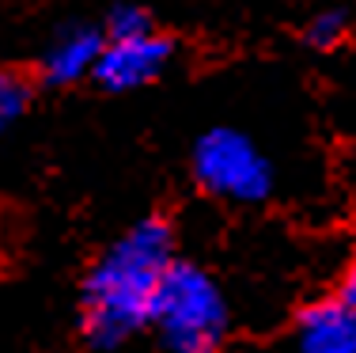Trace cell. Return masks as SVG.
<instances>
[{
  "label": "cell",
  "mask_w": 356,
  "mask_h": 353,
  "mask_svg": "<svg viewBox=\"0 0 356 353\" xmlns=\"http://www.w3.org/2000/svg\"><path fill=\"white\" fill-rule=\"evenodd\" d=\"M178 262L175 228L167 217H140L125 228L80 281L76 327L91 350L110 353L148 331L163 281Z\"/></svg>",
  "instance_id": "6da1fadb"
},
{
  "label": "cell",
  "mask_w": 356,
  "mask_h": 353,
  "mask_svg": "<svg viewBox=\"0 0 356 353\" xmlns=\"http://www.w3.org/2000/svg\"><path fill=\"white\" fill-rule=\"evenodd\" d=\"M163 353H220L232 334V308L220 281L205 266L178 258L163 281L152 319Z\"/></svg>",
  "instance_id": "7a4b0ae2"
},
{
  "label": "cell",
  "mask_w": 356,
  "mask_h": 353,
  "mask_svg": "<svg viewBox=\"0 0 356 353\" xmlns=\"http://www.w3.org/2000/svg\"><path fill=\"white\" fill-rule=\"evenodd\" d=\"M190 175L201 194L232 205H261L277 187V171L250 133L209 125L190 148Z\"/></svg>",
  "instance_id": "3957f363"
},
{
  "label": "cell",
  "mask_w": 356,
  "mask_h": 353,
  "mask_svg": "<svg viewBox=\"0 0 356 353\" xmlns=\"http://www.w3.org/2000/svg\"><path fill=\"white\" fill-rule=\"evenodd\" d=\"M175 57V42L156 31L148 38H129V42H106L103 57H99L95 69V84L110 95H125V91H137L156 84L167 72Z\"/></svg>",
  "instance_id": "277c9868"
},
{
  "label": "cell",
  "mask_w": 356,
  "mask_h": 353,
  "mask_svg": "<svg viewBox=\"0 0 356 353\" xmlns=\"http://www.w3.org/2000/svg\"><path fill=\"white\" fill-rule=\"evenodd\" d=\"M103 49V23H61L38 54V80L49 88H72L88 77L95 80Z\"/></svg>",
  "instance_id": "5b68a950"
},
{
  "label": "cell",
  "mask_w": 356,
  "mask_h": 353,
  "mask_svg": "<svg viewBox=\"0 0 356 353\" xmlns=\"http://www.w3.org/2000/svg\"><path fill=\"white\" fill-rule=\"evenodd\" d=\"M292 353H356V308L337 292L300 308L292 327Z\"/></svg>",
  "instance_id": "8992f818"
},
{
  "label": "cell",
  "mask_w": 356,
  "mask_h": 353,
  "mask_svg": "<svg viewBox=\"0 0 356 353\" xmlns=\"http://www.w3.org/2000/svg\"><path fill=\"white\" fill-rule=\"evenodd\" d=\"M353 38V12L349 8H318L307 23H303V42L318 54H334Z\"/></svg>",
  "instance_id": "52a82bcc"
},
{
  "label": "cell",
  "mask_w": 356,
  "mask_h": 353,
  "mask_svg": "<svg viewBox=\"0 0 356 353\" xmlns=\"http://www.w3.org/2000/svg\"><path fill=\"white\" fill-rule=\"evenodd\" d=\"M156 15L144 4H133V0H122L103 15V35L106 42H129V38H148L156 35Z\"/></svg>",
  "instance_id": "ba28073f"
},
{
  "label": "cell",
  "mask_w": 356,
  "mask_h": 353,
  "mask_svg": "<svg viewBox=\"0 0 356 353\" xmlns=\"http://www.w3.org/2000/svg\"><path fill=\"white\" fill-rule=\"evenodd\" d=\"M38 80L27 77L23 69H4L0 72V125L12 130L19 118H27L31 103H35Z\"/></svg>",
  "instance_id": "9c48e42d"
},
{
  "label": "cell",
  "mask_w": 356,
  "mask_h": 353,
  "mask_svg": "<svg viewBox=\"0 0 356 353\" xmlns=\"http://www.w3.org/2000/svg\"><path fill=\"white\" fill-rule=\"evenodd\" d=\"M337 297H341L345 304H353V308H356V251H353L349 266H345V274H341V285H337Z\"/></svg>",
  "instance_id": "30bf717a"
}]
</instances>
